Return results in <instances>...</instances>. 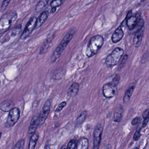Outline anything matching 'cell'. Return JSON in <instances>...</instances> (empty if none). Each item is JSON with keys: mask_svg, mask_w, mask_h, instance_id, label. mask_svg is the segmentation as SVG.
Listing matches in <instances>:
<instances>
[{"mask_svg": "<svg viewBox=\"0 0 149 149\" xmlns=\"http://www.w3.org/2000/svg\"><path fill=\"white\" fill-rule=\"evenodd\" d=\"M64 0H53L51 2L50 6L52 8H57L62 5Z\"/></svg>", "mask_w": 149, "mask_h": 149, "instance_id": "cell-25", "label": "cell"}, {"mask_svg": "<svg viewBox=\"0 0 149 149\" xmlns=\"http://www.w3.org/2000/svg\"><path fill=\"white\" fill-rule=\"evenodd\" d=\"M49 15V11L45 10L40 14L38 18L37 19L36 26V29L40 28L44 23L46 21Z\"/></svg>", "mask_w": 149, "mask_h": 149, "instance_id": "cell-15", "label": "cell"}, {"mask_svg": "<svg viewBox=\"0 0 149 149\" xmlns=\"http://www.w3.org/2000/svg\"><path fill=\"white\" fill-rule=\"evenodd\" d=\"M2 135V132H0V139H1V136Z\"/></svg>", "mask_w": 149, "mask_h": 149, "instance_id": "cell-40", "label": "cell"}, {"mask_svg": "<svg viewBox=\"0 0 149 149\" xmlns=\"http://www.w3.org/2000/svg\"><path fill=\"white\" fill-rule=\"evenodd\" d=\"M20 111L19 109L14 107L9 112L7 121L5 123V127L10 128L15 126L20 118Z\"/></svg>", "mask_w": 149, "mask_h": 149, "instance_id": "cell-5", "label": "cell"}, {"mask_svg": "<svg viewBox=\"0 0 149 149\" xmlns=\"http://www.w3.org/2000/svg\"><path fill=\"white\" fill-rule=\"evenodd\" d=\"M140 19L141 15L140 14L134 15L132 14V10L129 11L126 18L127 24L129 29L130 30H133Z\"/></svg>", "mask_w": 149, "mask_h": 149, "instance_id": "cell-9", "label": "cell"}, {"mask_svg": "<svg viewBox=\"0 0 149 149\" xmlns=\"http://www.w3.org/2000/svg\"><path fill=\"white\" fill-rule=\"evenodd\" d=\"M124 36V32L121 26H120L118 27L116 30L115 31L114 33L112 35V42L114 43H116L120 42Z\"/></svg>", "mask_w": 149, "mask_h": 149, "instance_id": "cell-12", "label": "cell"}, {"mask_svg": "<svg viewBox=\"0 0 149 149\" xmlns=\"http://www.w3.org/2000/svg\"><path fill=\"white\" fill-rule=\"evenodd\" d=\"M120 80V76L119 74H116L111 76V79L109 82L114 86L117 87Z\"/></svg>", "mask_w": 149, "mask_h": 149, "instance_id": "cell-23", "label": "cell"}, {"mask_svg": "<svg viewBox=\"0 0 149 149\" xmlns=\"http://www.w3.org/2000/svg\"><path fill=\"white\" fill-rule=\"evenodd\" d=\"M10 1H11V0H3L1 5V9H0L1 10V11L2 12V11L5 10V9L8 7V5L9 4Z\"/></svg>", "mask_w": 149, "mask_h": 149, "instance_id": "cell-27", "label": "cell"}, {"mask_svg": "<svg viewBox=\"0 0 149 149\" xmlns=\"http://www.w3.org/2000/svg\"><path fill=\"white\" fill-rule=\"evenodd\" d=\"M51 105V101L50 100H48L46 101L42 108V111L38 115V120L39 126H42L43 125L48 118V116L50 112Z\"/></svg>", "mask_w": 149, "mask_h": 149, "instance_id": "cell-6", "label": "cell"}, {"mask_svg": "<svg viewBox=\"0 0 149 149\" xmlns=\"http://www.w3.org/2000/svg\"><path fill=\"white\" fill-rule=\"evenodd\" d=\"M56 8H52L51 11V13L52 14H54L56 12Z\"/></svg>", "mask_w": 149, "mask_h": 149, "instance_id": "cell-36", "label": "cell"}, {"mask_svg": "<svg viewBox=\"0 0 149 149\" xmlns=\"http://www.w3.org/2000/svg\"><path fill=\"white\" fill-rule=\"evenodd\" d=\"M144 28L143 27L139 30L137 31L135 34L134 38V45L136 48H138L140 47L143 38V34H144Z\"/></svg>", "mask_w": 149, "mask_h": 149, "instance_id": "cell-11", "label": "cell"}, {"mask_svg": "<svg viewBox=\"0 0 149 149\" xmlns=\"http://www.w3.org/2000/svg\"><path fill=\"white\" fill-rule=\"evenodd\" d=\"M134 149H139L138 148H136Z\"/></svg>", "mask_w": 149, "mask_h": 149, "instance_id": "cell-41", "label": "cell"}, {"mask_svg": "<svg viewBox=\"0 0 149 149\" xmlns=\"http://www.w3.org/2000/svg\"><path fill=\"white\" fill-rule=\"evenodd\" d=\"M49 1V0H40L36 6V9H35L36 12L38 13L43 10L47 5Z\"/></svg>", "mask_w": 149, "mask_h": 149, "instance_id": "cell-22", "label": "cell"}, {"mask_svg": "<svg viewBox=\"0 0 149 149\" xmlns=\"http://www.w3.org/2000/svg\"><path fill=\"white\" fill-rule=\"evenodd\" d=\"M134 86H132L126 90L124 97H123V103H127L129 101L130 97H131L133 92H134Z\"/></svg>", "mask_w": 149, "mask_h": 149, "instance_id": "cell-21", "label": "cell"}, {"mask_svg": "<svg viewBox=\"0 0 149 149\" xmlns=\"http://www.w3.org/2000/svg\"><path fill=\"white\" fill-rule=\"evenodd\" d=\"M79 88V84L76 82H74L72 84L68 89L67 94L68 96L73 97L76 96L78 94Z\"/></svg>", "mask_w": 149, "mask_h": 149, "instance_id": "cell-16", "label": "cell"}, {"mask_svg": "<svg viewBox=\"0 0 149 149\" xmlns=\"http://www.w3.org/2000/svg\"><path fill=\"white\" fill-rule=\"evenodd\" d=\"M50 42H46L41 47L40 49V52L39 53L40 54H42L46 52V51L48 50V48L49 47Z\"/></svg>", "mask_w": 149, "mask_h": 149, "instance_id": "cell-26", "label": "cell"}, {"mask_svg": "<svg viewBox=\"0 0 149 149\" xmlns=\"http://www.w3.org/2000/svg\"><path fill=\"white\" fill-rule=\"evenodd\" d=\"M14 103L11 101L5 100L2 102L0 104L1 109L3 112H9L12 108H13Z\"/></svg>", "mask_w": 149, "mask_h": 149, "instance_id": "cell-18", "label": "cell"}, {"mask_svg": "<svg viewBox=\"0 0 149 149\" xmlns=\"http://www.w3.org/2000/svg\"><path fill=\"white\" fill-rule=\"evenodd\" d=\"M60 149H67V147H66V146H65V145H64V146H63Z\"/></svg>", "mask_w": 149, "mask_h": 149, "instance_id": "cell-37", "label": "cell"}, {"mask_svg": "<svg viewBox=\"0 0 149 149\" xmlns=\"http://www.w3.org/2000/svg\"><path fill=\"white\" fill-rule=\"evenodd\" d=\"M143 118V120H149V109H146L143 112L142 114Z\"/></svg>", "mask_w": 149, "mask_h": 149, "instance_id": "cell-34", "label": "cell"}, {"mask_svg": "<svg viewBox=\"0 0 149 149\" xmlns=\"http://www.w3.org/2000/svg\"><path fill=\"white\" fill-rule=\"evenodd\" d=\"M103 129L101 124L97 125L93 131V149H99L102 140Z\"/></svg>", "mask_w": 149, "mask_h": 149, "instance_id": "cell-10", "label": "cell"}, {"mask_svg": "<svg viewBox=\"0 0 149 149\" xmlns=\"http://www.w3.org/2000/svg\"><path fill=\"white\" fill-rule=\"evenodd\" d=\"M144 22L143 19L141 18V19L139 20L138 22L137 23V24H136L134 29H136V31L139 30L140 29H141V28H142L143 27H144Z\"/></svg>", "mask_w": 149, "mask_h": 149, "instance_id": "cell-31", "label": "cell"}, {"mask_svg": "<svg viewBox=\"0 0 149 149\" xmlns=\"http://www.w3.org/2000/svg\"><path fill=\"white\" fill-rule=\"evenodd\" d=\"M37 19L36 17H31L26 24L25 29L22 33L20 38L22 40L26 39L31 34L32 31L36 29V26Z\"/></svg>", "mask_w": 149, "mask_h": 149, "instance_id": "cell-7", "label": "cell"}, {"mask_svg": "<svg viewBox=\"0 0 149 149\" xmlns=\"http://www.w3.org/2000/svg\"><path fill=\"white\" fill-rule=\"evenodd\" d=\"M25 144V140L21 139L17 142L12 149H23Z\"/></svg>", "mask_w": 149, "mask_h": 149, "instance_id": "cell-24", "label": "cell"}, {"mask_svg": "<svg viewBox=\"0 0 149 149\" xmlns=\"http://www.w3.org/2000/svg\"><path fill=\"white\" fill-rule=\"evenodd\" d=\"M124 54V50L122 48L117 47L115 48L107 57L105 61L106 65L108 67H113L117 65Z\"/></svg>", "mask_w": 149, "mask_h": 149, "instance_id": "cell-4", "label": "cell"}, {"mask_svg": "<svg viewBox=\"0 0 149 149\" xmlns=\"http://www.w3.org/2000/svg\"><path fill=\"white\" fill-rule=\"evenodd\" d=\"M149 120H143V121L142 124V128H144L147 126Z\"/></svg>", "mask_w": 149, "mask_h": 149, "instance_id": "cell-35", "label": "cell"}, {"mask_svg": "<svg viewBox=\"0 0 149 149\" xmlns=\"http://www.w3.org/2000/svg\"><path fill=\"white\" fill-rule=\"evenodd\" d=\"M104 43V39L102 36L96 35L91 38L86 49L87 57L91 58L97 54Z\"/></svg>", "mask_w": 149, "mask_h": 149, "instance_id": "cell-2", "label": "cell"}, {"mask_svg": "<svg viewBox=\"0 0 149 149\" xmlns=\"http://www.w3.org/2000/svg\"><path fill=\"white\" fill-rule=\"evenodd\" d=\"M141 120V117H135L132 120V121H131V124L133 125H136V124H138Z\"/></svg>", "mask_w": 149, "mask_h": 149, "instance_id": "cell-33", "label": "cell"}, {"mask_svg": "<svg viewBox=\"0 0 149 149\" xmlns=\"http://www.w3.org/2000/svg\"><path fill=\"white\" fill-rule=\"evenodd\" d=\"M17 15L15 10L8 11L0 18V34L8 31L15 22Z\"/></svg>", "mask_w": 149, "mask_h": 149, "instance_id": "cell-3", "label": "cell"}, {"mask_svg": "<svg viewBox=\"0 0 149 149\" xmlns=\"http://www.w3.org/2000/svg\"><path fill=\"white\" fill-rule=\"evenodd\" d=\"M39 136L36 133H35L31 136L29 144V149H35L38 140Z\"/></svg>", "mask_w": 149, "mask_h": 149, "instance_id": "cell-20", "label": "cell"}, {"mask_svg": "<svg viewBox=\"0 0 149 149\" xmlns=\"http://www.w3.org/2000/svg\"><path fill=\"white\" fill-rule=\"evenodd\" d=\"M87 115V112L86 110L82 111L80 115L78 116L75 122V127H79L81 126L82 123L85 121Z\"/></svg>", "mask_w": 149, "mask_h": 149, "instance_id": "cell-19", "label": "cell"}, {"mask_svg": "<svg viewBox=\"0 0 149 149\" xmlns=\"http://www.w3.org/2000/svg\"><path fill=\"white\" fill-rule=\"evenodd\" d=\"M66 105H67V102H62L61 103H60V104L58 105L57 107L56 108V110H55V112H56V113H58V112L62 111V109L66 106Z\"/></svg>", "mask_w": 149, "mask_h": 149, "instance_id": "cell-28", "label": "cell"}, {"mask_svg": "<svg viewBox=\"0 0 149 149\" xmlns=\"http://www.w3.org/2000/svg\"><path fill=\"white\" fill-rule=\"evenodd\" d=\"M128 58V56L126 54V55H125V56H124L123 58L122 59L120 65H119V69H121V68H122L123 65H125V64L127 63Z\"/></svg>", "mask_w": 149, "mask_h": 149, "instance_id": "cell-32", "label": "cell"}, {"mask_svg": "<svg viewBox=\"0 0 149 149\" xmlns=\"http://www.w3.org/2000/svg\"><path fill=\"white\" fill-rule=\"evenodd\" d=\"M38 118V115H35L31 119L30 124L29 127V131H28L29 134L31 135V136L35 134L38 127L39 126Z\"/></svg>", "mask_w": 149, "mask_h": 149, "instance_id": "cell-13", "label": "cell"}, {"mask_svg": "<svg viewBox=\"0 0 149 149\" xmlns=\"http://www.w3.org/2000/svg\"><path fill=\"white\" fill-rule=\"evenodd\" d=\"M146 1H147V0H141V2H145Z\"/></svg>", "mask_w": 149, "mask_h": 149, "instance_id": "cell-39", "label": "cell"}, {"mask_svg": "<svg viewBox=\"0 0 149 149\" xmlns=\"http://www.w3.org/2000/svg\"><path fill=\"white\" fill-rule=\"evenodd\" d=\"M76 145V142L74 140H70L68 143L67 149H75Z\"/></svg>", "mask_w": 149, "mask_h": 149, "instance_id": "cell-30", "label": "cell"}, {"mask_svg": "<svg viewBox=\"0 0 149 149\" xmlns=\"http://www.w3.org/2000/svg\"><path fill=\"white\" fill-rule=\"evenodd\" d=\"M76 32L75 27H72L67 32L62 39L56 49L54 51L51 58V62L54 63L61 56L69 42L71 41Z\"/></svg>", "mask_w": 149, "mask_h": 149, "instance_id": "cell-1", "label": "cell"}, {"mask_svg": "<svg viewBox=\"0 0 149 149\" xmlns=\"http://www.w3.org/2000/svg\"><path fill=\"white\" fill-rule=\"evenodd\" d=\"M105 149H112V147L111 146H109Z\"/></svg>", "mask_w": 149, "mask_h": 149, "instance_id": "cell-38", "label": "cell"}, {"mask_svg": "<svg viewBox=\"0 0 149 149\" xmlns=\"http://www.w3.org/2000/svg\"><path fill=\"white\" fill-rule=\"evenodd\" d=\"M141 128H140L137 129V130L136 131L133 137L134 141H136L139 140L141 136Z\"/></svg>", "mask_w": 149, "mask_h": 149, "instance_id": "cell-29", "label": "cell"}, {"mask_svg": "<svg viewBox=\"0 0 149 149\" xmlns=\"http://www.w3.org/2000/svg\"><path fill=\"white\" fill-rule=\"evenodd\" d=\"M123 109L122 106L119 105L115 110L113 120L115 122L119 123L121 121L123 116Z\"/></svg>", "mask_w": 149, "mask_h": 149, "instance_id": "cell-14", "label": "cell"}, {"mask_svg": "<svg viewBox=\"0 0 149 149\" xmlns=\"http://www.w3.org/2000/svg\"><path fill=\"white\" fill-rule=\"evenodd\" d=\"M88 140L87 138L82 137L80 138L76 145V149H88Z\"/></svg>", "mask_w": 149, "mask_h": 149, "instance_id": "cell-17", "label": "cell"}, {"mask_svg": "<svg viewBox=\"0 0 149 149\" xmlns=\"http://www.w3.org/2000/svg\"><path fill=\"white\" fill-rule=\"evenodd\" d=\"M117 86L109 81L104 84L102 87V93L104 97L107 99L114 97L117 92Z\"/></svg>", "mask_w": 149, "mask_h": 149, "instance_id": "cell-8", "label": "cell"}]
</instances>
